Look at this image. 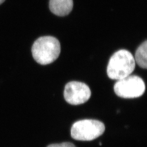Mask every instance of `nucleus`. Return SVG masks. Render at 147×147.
<instances>
[{"mask_svg":"<svg viewBox=\"0 0 147 147\" xmlns=\"http://www.w3.org/2000/svg\"><path fill=\"white\" fill-rule=\"evenodd\" d=\"M61 53V44L52 36H44L37 39L32 47L33 57L37 63L47 65L57 59Z\"/></svg>","mask_w":147,"mask_h":147,"instance_id":"1","label":"nucleus"},{"mask_svg":"<svg viewBox=\"0 0 147 147\" xmlns=\"http://www.w3.org/2000/svg\"><path fill=\"white\" fill-rule=\"evenodd\" d=\"M135 68V61L131 53L122 49L115 53L107 65V74L112 80H121L129 76Z\"/></svg>","mask_w":147,"mask_h":147,"instance_id":"2","label":"nucleus"},{"mask_svg":"<svg viewBox=\"0 0 147 147\" xmlns=\"http://www.w3.org/2000/svg\"><path fill=\"white\" fill-rule=\"evenodd\" d=\"M105 130V125L100 121L84 119L74 124L71 129V136L76 140L89 141L102 135Z\"/></svg>","mask_w":147,"mask_h":147,"instance_id":"3","label":"nucleus"},{"mask_svg":"<svg viewBox=\"0 0 147 147\" xmlns=\"http://www.w3.org/2000/svg\"><path fill=\"white\" fill-rule=\"evenodd\" d=\"M146 89L145 84L136 75H129L119 80L114 86V90L118 96L125 98H136L142 96Z\"/></svg>","mask_w":147,"mask_h":147,"instance_id":"4","label":"nucleus"},{"mask_svg":"<svg viewBox=\"0 0 147 147\" xmlns=\"http://www.w3.org/2000/svg\"><path fill=\"white\" fill-rule=\"evenodd\" d=\"M90 96V89L83 82L71 81L65 86L64 97L66 101L71 105L84 104L89 100Z\"/></svg>","mask_w":147,"mask_h":147,"instance_id":"5","label":"nucleus"},{"mask_svg":"<svg viewBox=\"0 0 147 147\" xmlns=\"http://www.w3.org/2000/svg\"><path fill=\"white\" fill-rule=\"evenodd\" d=\"M73 7V0H50V9L56 16H67L72 11Z\"/></svg>","mask_w":147,"mask_h":147,"instance_id":"6","label":"nucleus"},{"mask_svg":"<svg viewBox=\"0 0 147 147\" xmlns=\"http://www.w3.org/2000/svg\"><path fill=\"white\" fill-rule=\"evenodd\" d=\"M147 42L144 41L138 47L135 54V62L142 68H147Z\"/></svg>","mask_w":147,"mask_h":147,"instance_id":"7","label":"nucleus"},{"mask_svg":"<svg viewBox=\"0 0 147 147\" xmlns=\"http://www.w3.org/2000/svg\"><path fill=\"white\" fill-rule=\"evenodd\" d=\"M47 147H76L74 144L70 142H64L58 144H53L49 145Z\"/></svg>","mask_w":147,"mask_h":147,"instance_id":"8","label":"nucleus"},{"mask_svg":"<svg viewBox=\"0 0 147 147\" xmlns=\"http://www.w3.org/2000/svg\"><path fill=\"white\" fill-rule=\"evenodd\" d=\"M5 0H0V5H1L2 3H3L5 2Z\"/></svg>","mask_w":147,"mask_h":147,"instance_id":"9","label":"nucleus"},{"mask_svg":"<svg viewBox=\"0 0 147 147\" xmlns=\"http://www.w3.org/2000/svg\"><path fill=\"white\" fill-rule=\"evenodd\" d=\"M100 146H101V143H100Z\"/></svg>","mask_w":147,"mask_h":147,"instance_id":"10","label":"nucleus"}]
</instances>
